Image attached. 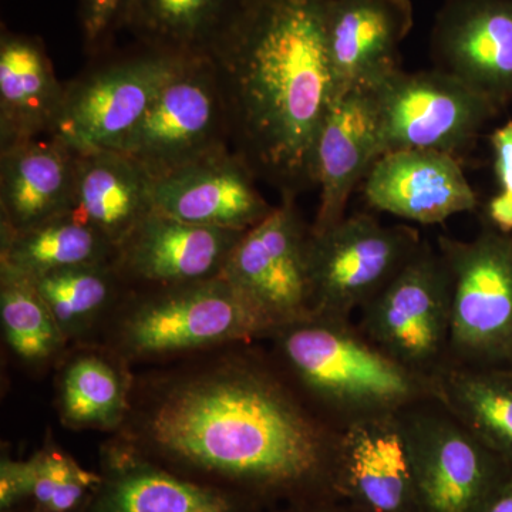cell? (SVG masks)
Masks as SVG:
<instances>
[{
  "label": "cell",
  "mask_w": 512,
  "mask_h": 512,
  "mask_svg": "<svg viewBox=\"0 0 512 512\" xmlns=\"http://www.w3.org/2000/svg\"><path fill=\"white\" fill-rule=\"evenodd\" d=\"M258 343L134 370L127 419L113 436L268 510L340 498V430Z\"/></svg>",
  "instance_id": "6da1fadb"
},
{
  "label": "cell",
  "mask_w": 512,
  "mask_h": 512,
  "mask_svg": "<svg viewBox=\"0 0 512 512\" xmlns=\"http://www.w3.org/2000/svg\"><path fill=\"white\" fill-rule=\"evenodd\" d=\"M323 2L261 0L214 60L232 151L281 197L296 198L315 187L316 140L336 96Z\"/></svg>",
  "instance_id": "7a4b0ae2"
},
{
  "label": "cell",
  "mask_w": 512,
  "mask_h": 512,
  "mask_svg": "<svg viewBox=\"0 0 512 512\" xmlns=\"http://www.w3.org/2000/svg\"><path fill=\"white\" fill-rule=\"evenodd\" d=\"M265 342L286 379L339 430L437 399L434 380L386 355L352 319L311 315Z\"/></svg>",
  "instance_id": "3957f363"
},
{
  "label": "cell",
  "mask_w": 512,
  "mask_h": 512,
  "mask_svg": "<svg viewBox=\"0 0 512 512\" xmlns=\"http://www.w3.org/2000/svg\"><path fill=\"white\" fill-rule=\"evenodd\" d=\"M274 328L224 278L131 288L99 342L134 370L268 340Z\"/></svg>",
  "instance_id": "277c9868"
},
{
  "label": "cell",
  "mask_w": 512,
  "mask_h": 512,
  "mask_svg": "<svg viewBox=\"0 0 512 512\" xmlns=\"http://www.w3.org/2000/svg\"><path fill=\"white\" fill-rule=\"evenodd\" d=\"M451 278L450 363L512 366V235L484 225L471 241L440 235Z\"/></svg>",
  "instance_id": "5b68a950"
},
{
  "label": "cell",
  "mask_w": 512,
  "mask_h": 512,
  "mask_svg": "<svg viewBox=\"0 0 512 512\" xmlns=\"http://www.w3.org/2000/svg\"><path fill=\"white\" fill-rule=\"evenodd\" d=\"M360 312L367 338L417 375L434 380L450 363V272L427 239Z\"/></svg>",
  "instance_id": "8992f818"
},
{
  "label": "cell",
  "mask_w": 512,
  "mask_h": 512,
  "mask_svg": "<svg viewBox=\"0 0 512 512\" xmlns=\"http://www.w3.org/2000/svg\"><path fill=\"white\" fill-rule=\"evenodd\" d=\"M229 147L231 123L217 66L183 60L117 151L157 178Z\"/></svg>",
  "instance_id": "52a82bcc"
},
{
  "label": "cell",
  "mask_w": 512,
  "mask_h": 512,
  "mask_svg": "<svg viewBox=\"0 0 512 512\" xmlns=\"http://www.w3.org/2000/svg\"><path fill=\"white\" fill-rule=\"evenodd\" d=\"M367 92L375 107L380 157L404 150L456 157L473 146L484 127L503 111L436 69H399Z\"/></svg>",
  "instance_id": "ba28073f"
},
{
  "label": "cell",
  "mask_w": 512,
  "mask_h": 512,
  "mask_svg": "<svg viewBox=\"0 0 512 512\" xmlns=\"http://www.w3.org/2000/svg\"><path fill=\"white\" fill-rule=\"evenodd\" d=\"M421 512H481L512 466L437 399L400 412Z\"/></svg>",
  "instance_id": "9c48e42d"
},
{
  "label": "cell",
  "mask_w": 512,
  "mask_h": 512,
  "mask_svg": "<svg viewBox=\"0 0 512 512\" xmlns=\"http://www.w3.org/2000/svg\"><path fill=\"white\" fill-rule=\"evenodd\" d=\"M181 62L138 45L127 55L97 63L64 84L62 110L50 136L77 153L117 150Z\"/></svg>",
  "instance_id": "30bf717a"
},
{
  "label": "cell",
  "mask_w": 512,
  "mask_h": 512,
  "mask_svg": "<svg viewBox=\"0 0 512 512\" xmlns=\"http://www.w3.org/2000/svg\"><path fill=\"white\" fill-rule=\"evenodd\" d=\"M421 242L416 228L383 225L367 214L312 232V315L352 319L402 271Z\"/></svg>",
  "instance_id": "8fae6325"
},
{
  "label": "cell",
  "mask_w": 512,
  "mask_h": 512,
  "mask_svg": "<svg viewBox=\"0 0 512 512\" xmlns=\"http://www.w3.org/2000/svg\"><path fill=\"white\" fill-rule=\"evenodd\" d=\"M312 228L296 207L281 204L242 234L222 278L274 328L312 315Z\"/></svg>",
  "instance_id": "7c38bea8"
},
{
  "label": "cell",
  "mask_w": 512,
  "mask_h": 512,
  "mask_svg": "<svg viewBox=\"0 0 512 512\" xmlns=\"http://www.w3.org/2000/svg\"><path fill=\"white\" fill-rule=\"evenodd\" d=\"M433 69L500 110L512 103V0H443L430 35Z\"/></svg>",
  "instance_id": "4fadbf2b"
},
{
  "label": "cell",
  "mask_w": 512,
  "mask_h": 512,
  "mask_svg": "<svg viewBox=\"0 0 512 512\" xmlns=\"http://www.w3.org/2000/svg\"><path fill=\"white\" fill-rule=\"evenodd\" d=\"M99 487L83 512H269L245 495L201 483L109 436L99 448Z\"/></svg>",
  "instance_id": "5bb4252c"
},
{
  "label": "cell",
  "mask_w": 512,
  "mask_h": 512,
  "mask_svg": "<svg viewBox=\"0 0 512 512\" xmlns=\"http://www.w3.org/2000/svg\"><path fill=\"white\" fill-rule=\"evenodd\" d=\"M242 234L153 210L121 241L114 265L130 288L210 281L224 274Z\"/></svg>",
  "instance_id": "9a60e30c"
},
{
  "label": "cell",
  "mask_w": 512,
  "mask_h": 512,
  "mask_svg": "<svg viewBox=\"0 0 512 512\" xmlns=\"http://www.w3.org/2000/svg\"><path fill=\"white\" fill-rule=\"evenodd\" d=\"M413 25L412 0H325L323 32L336 93L370 90L402 69L400 46Z\"/></svg>",
  "instance_id": "2e32d148"
},
{
  "label": "cell",
  "mask_w": 512,
  "mask_h": 512,
  "mask_svg": "<svg viewBox=\"0 0 512 512\" xmlns=\"http://www.w3.org/2000/svg\"><path fill=\"white\" fill-rule=\"evenodd\" d=\"M256 180L237 153L220 151L153 178L154 210L190 224L245 232L275 210Z\"/></svg>",
  "instance_id": "e0dca14e"
},
{
  "label": "cell",
  "mask_w": 512,
  "mask_h": 512,
  "mask_svg": "<svg viewBox=\"0 0 512 512\" xmlns=\"http://www.w3.org/2000/svg\"><path fill=\"white\" fill-rule=\"evenodd\" d=\"M336 488L363 512H421L400 413L340 430Z\"/></svg>",
  "instance_id": "ac0fdd59"
},
{
  "label": "cell",
  "mask_w": 512,
  "mask_h": 512,
  "mask_svg": "<svg viewBox=\"0 0 512 512\" xmlns=\"http://www.w3.org/2000/svg\"><path fill=\"white\" fill-rule=\"evenodd\" d=\"M365 198L373 210L421 225L441 224L478 205L457 157L426 150L380 157L366 175Z\"/></svg>",
  "instance_id": "d6986e66"
},
{
  "label": "cell",
  "mask_w": 512,
  "mask_h": 512,
  "mask_svg": "<svg viewBox=\"0 0 512 512\" xmlns=\"http://www.w3.org/2000/svg\"><path fill=\"white\" fill-rule=\"evenodd\" d=\"M379 158V130L369 92L336 93L313 154V175L320 190L313 234H322L348 217L346 208L353 191Z\"/></svg>",
  "instance_id": "ffe728a7"
},
{
  "label": "cell",
  "mask_w": 512,
  "mask_h": 512,
  "mask_svg": "<svg viewBox=\"0 0 512 512\" xmlns=\"http://www.w3.org/2000/svg\"><path fill=\"white\" fill-rule=\"evenodd\" d=\"M77 151L55 136L0 150V231L19 232L72 212Z\"/></svg>",
  "instance_id": "44dd1931"
},
{
  "label": "cell",
  "mask_w": 512,
  "mask_h": 512,
  "mask_svg": "<svg viewBox=\"0 0 512 512\" xmlns=\"http://www.w3.org/2000/svg\"><path fill=\"white\" fill-rule=\"evenodd\" d=\"M261 0H136L128 32L138 45L181 60L214 62Z\"/></svg>",
  "instance_id": "7402d4cb"
},
{
  "label": "cell",
  "mask_w": 512,
  "mask_h": 512,
  "mask_svg": "<svg viewBox=\"0 0 512 512\" xmlns=\"http://www.w3.org/2000/svg\"><path fill=\"white\" fill-rule=\"evenodd\" d=\"M55 372V409L60 424L73 431L113 436L130 409L134 369L101 345L84 343L66 350Z\"/></svg>",
  "instance_id": "603a6c76"
},
{
  "label": "cell",
  "mask_w": 512,
  "mask_h": 512,
  "mask_svg": "<svg viewBox=\"0 0 512 512\" xmlns=\"http://www.w3.org/2000/svg\"><path fill=\"white\" fill-rule=\"evenodd\" d=\"M64 84L39 37L2 30L0 150L50 136L62 110Z\"/></svg>",
  "instance_id": "cb8c5ba5"
},
{
  "label": "cell",
  "mask_w": 512,
  "mask_h": 512,
  "mask_svg": "<svg viewBox=\"0 0 512 512\" xmlns=\"http://www.w3.org/2000/svg\"><path fill=\"white\" fill-rule=\"evenodd\" d=\"M153 178L117 150L77 153L72 214L119 247L154 210Z\"/></svg>",
  "instance_id": "d4e9b609"
},
{
  "label": "cell",
  "mask_w": 512,
  "mask_h": 512,
  "mask_svg": "<svg viewBox=\"0 0 512 512\" xmlns=\"http://www.w3.org/2000/svg\"><path fill=\"white\" fill-rule=\"evenodd\" d=\"M69 345L97 343L130 286L114 262L30 278Z\"/></svg>",
  "instance_id": "484cf974"
},
{
  "label": "cell",
  "mask_w": 512,
  "mask_h": 512,
  "mask_svg": "<svg viewBox=\"0 0 512 512\" xmlns=\"http://www.w3.org/2000/svg\"><path fill=\"white\" fill-rule=\"evenodd\" d=\"M434 383L448 412L512 466V366L448 363Z\"/></svg>",
  "instance_id": "4316f807"
},
{
  "label": "cell",
  "mask_w": 512,
  "mask_h": 512,
  "mask_svg": "<svg viewBox=\"0 0 512 512\" xmlns=\"http://www.w3.org/2000/svg\"><path fill=\"white\" fill-rule=\"evenodd\" d=\"M117 247L96 229L69 214L19 232L0 231V268L29 278L114 262Z\"/></svg>",
  "instance_id": "83f0119b"
},
{
  "label": "cell",
  "mask_w": 512,
  "mask_h": 512,
  "mask_svg": "<svg viewBox=\"0 0 512 512\" xmlns=\"http://www.w3.org/2000/svg\"><path fill=\"white\" fill-rule=\"evenodd\" d=\"M0 326L12 359L29 375L55 370L70 348L32 279L0 268Z\"/></svg>",
  "instance_id": "f1b7e54d"
},
{
  "label": "cell",
  "mask_w": 512,
  "mask_h": 512,
  "mask_svg": "<svg viewBox=\"0 0 512 512\" xmlns=\"http://www.w3.org/2000/svg\"><path fill=\"white\" fill-rule=\"evenodd\" d=\"M28 461L29 505L36 512H83L99 487V471L84 468L50 434Z\"/></svg>",
  "instance_id": "f546056e"
},
{
  "label": "cell",
  "mask_w": 512,
  "mask_h": 512,
  "mask_svg": "<svg viewBox=\"0 0 512 512\" xmlns=\"http://www.w3.org/2000/svg\"><path fill=\"white\" fill-rule=\"evenodd\" d=\"M136 0H79V20L87 55L100 59L110 52L114 39L127 29Z\"/></svg>",
  "instance_id": "4dcf8cb0"
},
{
  "label": "cell",
  "mask_w": 512,
  "mask_h": 512,
  "mask_svg": "<svg viewBox=\"0 0 512 512\" xmlns=\"http://www.w3.org/2000/svg\"><path fill=\"white\" fill-rule=\"evenodd\" d=\"M30 467L28 458L12 457L9 451L0 456V512L29 504Z\"/></svg>",
  "instance_id": "1f68e13d"
},
{
  "label": "cell",
  "mask_w": 512,
  "mask_h": 512,
  "mask_svg": "<svg viewBox=\"0 0 512 512\" xmlns=\"http://www.w3.org/2000/svg\"><path fill=\"white\" fill-rule=\"evenodd\" d=\"M494 174L500 191L512 194V120L495 128L490 136Z\"/></svg>",
  "instance_id": "d6a6232c"
},
{
  "label": "cell",
  "mask_w": 512,
  "mask_h": 512,
  "mask_svg": "<svg viewBox=\"0 0 512 512\" xmlns=\"http://www.w3.org/2000/svg\"><path fill=\"white\" fill-rule=\"evenodd\" d=\"M485 225L501 234L512 235V194L498 192L485 205Z\"/></svg>",
  "instance_id": "836d02e7"
},
{
  "label": "cell",
  "mask_w": 512,
  "mask_h": 512,
  "mask_svg": "<svg viewBox=\"0 0 512 512\" xmlns=\"http://www.w3.org/2000/svg\"><path fill=\"white\" fill-rule=\"evenodd\" d=\"M269 512H363L348 501L333 498V500L312 501L295 505H284Z\"/></svg>",
  "instance_id": "e575fe53"
},
{
  "label": "cell",
  "mask_w": 512,
  "mask_h": 512,
  "mask_svg": "<svg viewBox=\"0 0 512 512\" xmlns=\"http://www.w3.org/2000/svg\"><path fill=\"white\" fill-rule=\"evenodd\" d=\"M481 512H512V471Z\"/></svg>",
  "instance_id": "d590c367"
},
{
  "label": "cell",
  "mask_w": 512,
  "mask_h": 512,
  "mask_svg": "<svg viewBox=\"0 0 512 512\" xmlns=\"http://www.w3.org/2000/svg\"><path fill=\"white\" fill-rule=\"evenodd\" d=\"M5 512H36L33 510L32 507H30L29 504L22 505V507L13 508V510L5 511Z\"/></svg>",
  "instance_id": "8d00e7d4"
}]
</instances>
